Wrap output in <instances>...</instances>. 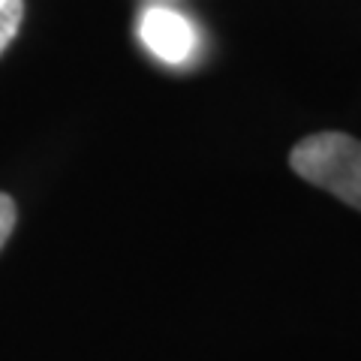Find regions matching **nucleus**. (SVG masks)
Instances as JSON below:
<instances>
[{
	"label": "nucleus",
	"instance_id": "nucleus-1",
	"mask_svg": "<svg viewBox=\"0 0 361 361\" xmlns=\"http://www.w3.org/2000/svg\"><path fill=\"white\" fill-rule=\"evenodd\" d=\"M292 172L361 211V142L346 133H313L289 154Z\"/></svg>",
	"mask_w": 361,
	"mask_h": 361
},
{
	"label": "nucleus",
	"instance_id": "nucleus-2",
	"mask_svg": "<svg viewBox=\"0 0 361 361\" xmlns=\"http://www.w3.org/2000/svg\"><path fill=\"white\" fill-rule=\"evenodd\" d=\"M139 37L154 58H160L163 63H172V66L193 58L196 42H199L193 21L166 6L145 9L139 18Z\"/></svg>",
	"mask_w": 361,
	"mask_h": 361
},
{
	"label": "nucleus",
	"instance_id": "nucleus-3",
	"mask_svg": "<svg viewBox=\"0 0 361 361\" xmlns=\"http://www.w3.org/2000/svg\"><path fill=\"white\" fill-rule=\"evenodd\" d=\"M21 18H25V0H0V54L18 37Z\"/></svg>",
	"mask_w": 361,
	"mask_h": 361
},
{
	"label": "nucleus",
	"instance_id": "nucleus-4",
	"mask_svg": "<svg viewBox=\"0 0 361 361\" xmlns=\"http://www.w3.org/2000/svg\"><path fill=\"white\" fill-rule=\"evenodd\" d=\"M16 202L9 199L6 193H0V247H4L9 241V235H13L16 229Z\"/></svg>",
	"mask_w": 361,
	"mask_h": 361
}]
</instances>
